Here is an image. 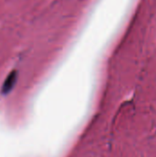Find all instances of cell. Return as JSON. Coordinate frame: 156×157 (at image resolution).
<instances>
[{"label":"cell","instance_id":"1","mask_svg":"<svg viewBox=\"0 0 156 157\" xmlns=\"http://www.w3.org/2000/svg\"><path fill=\"white\" fill-rule=\"evenodd\" d=\"M17 75H18V74H17V71H16V70H13L12 72H10L8 74V75L5 79L2 88H1V91L4 95L10 93L11 90L14 88V86L17 83Z\"/></svg>","mask_w":156,"mask_h":157}]
</instances>
